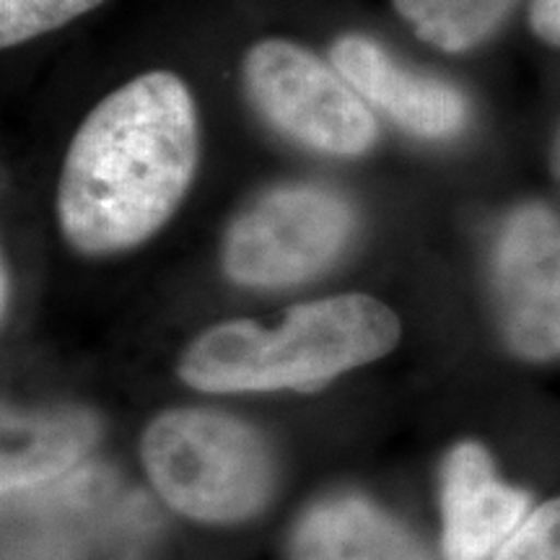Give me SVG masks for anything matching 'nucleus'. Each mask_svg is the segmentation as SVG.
<instances>
[{
	"label": "nucleus",
	"mask_w": 560,
	"mask_h": 560,
	"mask_svg": "<svg viewBox=\"0 0 560 560\" xmlns=\"http://www.w3.org/2000/svg\"><path fill=\"white\" fill-rule=\"evenodd\" d=\"M96 418L86 410L5 412L0 482L5 493L58 480L96 441Z\"/></svg>",
	"instance_id": "obj_11"
},
{
	"label": "nucleus",
	"mask_w": 560,
	"mask_h": 560,
	"mask_svg": "<svg viewBox=\"0 0 560 560\" xmlns=\"http://www.w3.org/2000/svg\"><path fill=\"white\" fill-rule=\"evenodd\" d=\"M143 465L166 503L200 522H242L270 499L272 459L240 420L174 410L143 436Z\"/></svg>",
	"instance_id": "obj_3"
},
{
	"label": "nucleus",
	"mask_w": 560,
	"mask_h": 560,
	"mask_svg": "<svg viewBox=\"0 0 560 560\" xmlns=\"http://www.w3.org/2000/svg\"><path fill=\"white\" fill-rule=\"evenodd\" d=\"M353 234L348 202L319 187H285L255 202L226 236L223 265L244 285H289L317 276Z\"/></svg>",
	"instance_id": "obj_5"
},
{
	"label": "nucleus",
	"mask_w": 560,
	"mask_h": 560,
	"mask_svg": "<svg viewBox=\"0 0 560 560\" xmlns=\"http://www.w3.org/2000/svg\"><path fill=\"white\" fill-rule=\"evenodd\" d=\"M102 0H0V45L11 47L58 30Z\"/></svg>",
	"instance_id": "obj_13"
},
{
	"label": "nucleus",
	"mask_w": 560,
	"mask_h": 560,
	"mask_svg": "<svg viewBox=\"0 0 560 560\" xmlns=\"http://www.w3.org/2000/svg\"><path fill=\"white\" fill-rule=\"evenodd\" d=\"M143 495L120 493L104 467H83L45 486L5 493V560H83L91 537L140 560L156 527Z\"/></svg>",
	"instance_id": "obj_4"
},
{
	"label": "nucleus",
	"mask_w": 560,
	"mask_h": 560,
	"mask_svg": "<svg viewBox=\"0 0 560 560\" xmlns=\"http://www.w3.org/2000/svg\"><path fill=\"white\" fill-rule=\"evenodd\" d=\"M195 164L198 120L185 83L172 73L125 83L70 143L58 192L62 231L89 255L136 247L174 213Z\"/></svg>",
	"instance_id": "obj_1"
},
{
	"label": "nucleus",
	"mask_w": 560,
	"mask_h": 560,
	"mask_svg": "<svg viewBox=\"0 0 560 560\" xmlns=\"http://www.w3.org/2000/svg\"><path fill=\"white\" fill-rule=\"evenodd\" d=\"M493 560H560V499L529 514Z\"/></svg>",
	"instance_id": "obj_14"
},
{
	"label": "nucleus",
	"mask_w": 560,
	"mask_h": 560,
	"mask_svg": "<svg viewBox=\"0 0 560 560\" xmlns=\"http://www.w3.org/2000/svg\"><path fill=\"white\" fill-rule=\"evenodd\" d=\"M529 495L495 475L493 459L475 441L454 446L441 475L446 560H486L527 520Z\"/></svg>",
	"instance_id": "obj_8"
},
{
	"label": "nucleus",
	"mask_w": 560,
	"mask_h": 560,
	"mask_svg": "<svg viewBox=\"0 0 560 560\" xmlns=\"http://www.w3.org/2000/svg\"><path fill=\"white\" fill-rule=\"evenodd\" d=\"M514 0H395L418 37L441 50L459 52L486 39Z\"/></svg>",
	"instance_id": "obj_12"
},
{
	"label": "nucleus",
	"mask_w": 560,
	"mask_h": 560,
	"mask_svg": "<svg viewBox=\"0 0 560 560\" xmlns=\"http://www.w3.org/2000/svg\"><path fill=\"white\" fill-rule=\"evenodd\" d=\"M493 293L503 338L516 355H560V221L550 210H516L493 257Z\"/></svg>",
	"instance_id": "obj_7"
},
{
	"label": "nucleus",
	"mask_w": 560,
	"mask_h": 560,
	"mask_svg": "<svg viewBox=\"0 0 560 560\" xmlns=\"http://www.w3.org/2000/svg\"><path fill=\"white\" fill-rule=\"evenodd\" d=\"M291 560H431L418 537L361 495L319 501L296 524Z\"/></svg>",
	"instance_id": "obj_10"
},
{
	"label": "nucleus",
	"mask_w": 560,
	"mask_h": 560,
	"mask_svg": "<svg viewBox=\"0 0 560 560\" xmlns=\"http://www.w3.org/2000/svg\"><path fill=\"white\" fill-rule=\"evenodd\" d=\"M532 26L548 42H560V0H537L532 9Z\"/></svg>",
	"instance_id": "obj_15"
},
{
	"label": "nucleus",
	"mask_w": 560,
	"mask_h": 560,
	"mask_svg": "<svg viewBox=\"0 0 560 560\" xmlns=\"http://www.w3.org/2000/svg\"><path fill=\"white\" fill-rule=\"evenodd\" d=\"M244 81L272 125L312 149L355 156L374 143L376 122L340 75L283 39L257 45L244 62Z\"/></svg>",
	"instance_id": "obj_6"
},
{
	"label": "nucleus",
	"mask_w": 560,
	"mask_h": 560,
	"mask_svg": "<svg viewBox=\"0 0 560 560\" xmlns=\"http://www.w3.org/2000/svg\"><path fill=\"white\" fill-rule=\"evenodd\" d=\"M335 68L350 86L418 136H450L465 125V100L444 83L397 68L374 42L346 37L332 47Z\"/></svg>",
	"instance_id": "obj_9"
},
{
	"label": "nucleus",
	"mask_w": 560,
	"mask_h": 560,
	"mask_svg": "<svg viewBox=\"0 0 560 560\" xmlns=\"http://www.w3.org/2000/svg\"><path fill=\"white\" fill-rule=\"evenodd\" d=\"M400 322L369 296H335L296 306L278 330L229 322L192 342L182 380L206 392L312 389L342 371L382 359Z\"/></svg>",
	"instance_id": "obj_2"
}]
</instances>
